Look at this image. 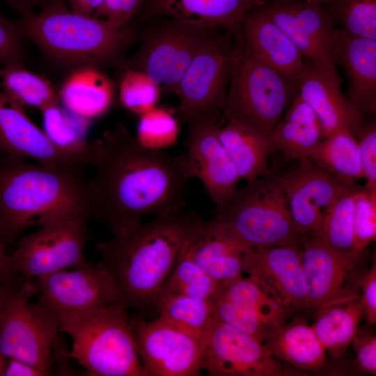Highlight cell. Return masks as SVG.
Wrapping results in <instances>:
<instances>
[{"mask_svg": "<svg viewBox=\"0 0 376 376\" xmlns=\"http://www.w3.org/2000/svg\"><path fill=\"white\" fill-rule=\"evenodd\" d=\"M92 144L94 217L105 221L113 237L127 234L145 216L182 210L192 178L185 155L143 147L121 123Z\"/></svg>", "mask_w": 376, "mask_h": 376, "instance_id": "1", "label": "cell"}, {"mask_svg": "<svg viewBox=\"0 0 376 376\" xmlns=\"http://www.w3.org/2000/svg\"><path fill=\"white\" fill-rule=\"evenodd\" d=\"M183 210L142 221L120 237L98 244V264L110 278L126 308H155L177 261L204 224Z\"/></svg>", "mask_w": 376, "mask_h": 376, "instance_id": "2", "label": "cell"}, {"mask_svg": "<svg viewBox=\"0 0 376 376\" xmlns=\"http://www.w3.org/2000/svg\"><path fill=\"white\" fill-rule=\"evenodd\" d=\"M81 166H48L7 155L0 159V235L6 244L52 211L72 208L94 217Z\"/></svg>", "mask_w": 376, "mask_h": 376, "instance_id": "3", "label": "cell"}, {"mask_svg": "<svg viewBox=\"0 0 376 376\" xmlns=\"http://www.w3.org/2000/svg\"><path fill=\"white\" fill-rule=\"evenodd\" d=\"M20 36L34 41L47 56L64 65L99 68L113 63L134 42L139 30L73 12L62 1L13 21Z\"/></svg>", "mask_w": 376, "mask_h": 376, "instance_id": "4", "label": "cell"}, {"mask_svg": "<svg viewBox=\"0 0 376 376\" xmlns=\"http://www.w3.org/2000/svg\"><path fill=\"white\" fill-rule=\"evenodd\" d=\"M212 219L250 248L301 243L306 237L292 219L277 178L269 175L237 188Z\"/></svg>", "mask_w": 376, "mask_h": 376, "instance_id": "5", "label": "cell"}, {"mask_svg": "<svg viewBox=\"0 0 376 376\" xmlns=\"http://www.w3.org/2000/svg\"><path fill=\"white\" fill-rule=\"evenodd\" d=\"M298 90L297 84L257 56L242 40L221 113L269 136Z\"/></svg>", "mask_w": 376, "mask_h": 376, "instance_id": "6", "label": "cell"}, {"mask_svg": "<svg viewBox=\"0 0 376 376\" xmlns=\"http://www.w3.org/2000/svg\"><path fill=\"white\" fill-rule=\"evenodd\" d=\"M120 302L107 305L70 327L68 356L91 376H144L130 319Z\"/></svg>", "mask_w": 376, "mask_h": 376, "instance_id": "7", "label": "cell"}, {"mask_svg": "<svg viewBox=\"0 0 376 376\" xmlns=\"http://www.w3.org/2000/svg\"><path fill=\"white\" fill-rule=\"evenodd\" d=\"M91 218L88 212L72 208L42 215L37 222L40 228L23 237L11 256L19 274L32 279L87 264L84 251Z\"/></svg>", "mask_w": 376, "mask_h": 376, "instance_id": "8", "label": "cell"}, {"mask_svg": "<svg viewBox=\"0 0 376 376\" xmlns=\"http://www.w3.org/2000/svg\"><path fill=\"white\" fill-rule=\"evenodd\" d=\"M137 29L139 49L126 68L146 73L161 94L176 93L191 61L217 29L165 17L152 18Z\"/></svg>", "mask_w": 376, "mask_h": 376, "instance_id": "9", "label": "cell"}, {"mask_svg": "<svg viewBox=\"0 0 376 376\" xmlns=\"http://www.w3.org/2000/svg\"><path fill=\"white\" fill-rule=\"evenodd\" d=\"M32 279L14 288L0 313V353L40 368L53 375L58 322L39 301Z\"/></svg>", "mask_w": 376, "mask_h": 376, "instance_id": "10", "label": "cell"}, {"mask_svg": "<svg viewBox=\"0 0 376 376\" xmlns=\"http://www.w3.org/2000/svg\"><path fill=\"white\" fill-rule=\"evenodd\" d=\"M238 47L233 35L219 29L205 41L178 86L179 121L187 123L206 111H221Z\"/></svg>", "mask_w": 376, "mask_h": 376, "instance_id": "11", "label": "cell"}, {"mask_svg": "<svg viewBox=\"0 0 376 376\" xmlns=\"http://www.w3.org/2000/svg\"><path fill=\"white\" fill-rule=\"evenodd\" d=\"M35 288L38 301L54 315L64 333L103 307L119 302L107 274L99 265L88 263L38 277Z\"/></svg>", "mask_w": 376, "mask_h": 376, "instance_id": "12", "label": "cell"}, {"mask_svg": "<svg viewBox=\"0 0 376 376\" xmlns=\"http://www.w3.org/2000/svg\"><path fill=\"white\" fill-rule=\"evenodd\" d=\"M144 376H198L203 370L201 339L157 317L130 318Z\"/></svg>", "mask_w": 376, "mask_h": 376, "instance_id": "13", "label": "cell"}, {"mask_svg": "<svg viewBox=\"0 0 376 376\" xmlns=\"http://www.w3.org/2000/svg\"><path fill=\"white\" fill-rule=\"evenodd\" d=\"M201 340L204 347L203 370L210 375L285 376L300 374L299 370L284 368L263 343L215 318Z\"/></svg>", "mask_w": 376, "mask_h": 376, "instance_id": "14", "label": "cell"}, {"mask_svg": "<svg viewBox=\"0 0 376 376\" xmlns=\"http://www.w3.org/2000/svg\"><path fill=\"white\" fill-rule=\"evenodd\" d=\"M221 111H206L189 121L185 146L190 174L202 183L216 206L225 203L240 180L217 130Z\"/></svg>", "mask_w": 376, "mask_h": 376, "instance_id": "15", "label": "cell"}, {"mask_svg": "<svg viewBox=\"0 0 376 376\" xmlns=\"http://www.w3.org/2000/svg\"><path fill=\"white\" fill-rule=\"evenodd\" d=\"M261 8L318 70H337L333 60L336 29L322 4L307 1L267 0Z\"/></svg>", "mask_w": 376, "mask_h": 376, "instance_id": "16", "label": "cell"}, {"mask_svg": "<svg viewBox=\"0 0 376 376\" xmlns=\"http://www.w3.org/2000/svg\"><path fill=\"white\" fill-rule=\"evenodd\" d=\"M0 151L48 166H91L93 157L92 142L85 149L56 145L29 118L24 107L3 91H0Z\"/></svg>", "mask_w": 376, "mask_h": 376, "instance_id": "17", "label": "cell"}, {"mask_svg": "<svg viewBox=\"0 0 376 376\" xmlns=\"http://www.w3.org/2000/svg\"><path fill=\"white\" fill-rule=\"evenodd\" d=\"M301 245L308 309L318 311L360 297V280L354 277L360 258L339 252L311 236H306Z\"/></svg>", "mask_w": 376, "mask_h": 376, "instance_id": "18", "label": "cell"}, {"mask_svg": "<svg viewBox=\"0 0 376 376\" xmlns=\"http://www.w3.org/2000/svg\"><path fill=\"white\" fill-rule=\"evenodd\" d=\"M292 219L304 236L317 233L338 194L345 185L310 158L276 177Z\"/></svg>", "mask_w": 376, "mask_h": 376, "instance_id": "19", "label": "cell"}, {"mask_svg": "<svg viewBox=\"0 0 376 376\" xmlns=\"http://www.w3.org/2000/svg\"><path fill=\"white\" fill-rule=\"evenodd\" d=\"M244 273L270 289L290 311L308 310L301 243L251 248Z\"/></svg>", "mask_w": 376, "mask_h": 376, "instance_id": "20", "label": "cell"}, {"mask_svg": "<svg viewBox=\"0 0 376 376\" xmlns=\"http://www.w3.org/2000/svg\"><path fill=\"white\" fill-rule=\"evenodd\" d=\"M267 0H144L132 25L165 17L207 28L220 29L241 41L242 22L246 13Z\"/></svg>", "mask_w": 376, "mask_h": 376, "instance_id": "21", "label": "cell"}, {"mask_svg": "<svg viewBox=\"0 0 376 376\" xmlns=\"http://www.w3.org/2000/svg\"><path fill=\"white\" fill-rule=\"evenodd\" d=\"M341 81L337 70H319L304 58L298 93L316 113L326 136L338 131L354 134L366 118L343 93Z\"/></svg>", "mask_w": 376, "mask_h": 376, "instance_id": "22", "label": "cell"}, {"mask_svg": "<svg viewBox=\"0 0 376 376\" xmlns=\"http://www.w3.org/2000/svg\"><path fill=\"white\" fill-rule=\"evenodd\" d=\"M333 60L345 71L346 97L365 117L376 111V40L335 29Z\"/></svg>", "mask_w": 376, "mask_h": 376, "instance_id": "23", "label": "cell"}, {"mask_svg": "<svg viewBox=\"0 0 376 376\" xmlns=\"http://www.w3.org/2000/svg\"><path fill=\"white\" fill-rule=\"evenodd\" d=\"M250 249L213 219L204 222L189 246L195 263L221 288L244 276V258Z\"/></svg>", "mask_w": 376, "mask_h": 376, "instance_id": "24", "label": "cell"}, {"mask_svg": "<svg viewBox=\"0 0 376 376\" xmlns=\"http://www.w3.org/2000/svg\"><path fill=\"white\" fill-rule=\"evenodd\" d=\"M244 43L260 59L299 86L304 57L261 6L246 13L242 22Z\"/></svg>", "mask_w": 376, "mask_h": 376, "instance_id": "25", "label": "cell"}, {"mask_svg": "<svg viewBox=\"0 0 376 376\" xmlns=\"http://www.w3.org/2000/svg\"><path fill=\"white\" fill-rule=\"evenodd\" d=\"M326 136L315 111L297 93L269 135L274 150L288 160L309 158Z\"/></svg>", "mask_w": 376, "mask_h": 376, "instance_id": "26", "label": "cell"}, {"mask_svg": "<svg viewBox=\"0 0 376 376\" xmlns=\"http://www.w3.org/2000/svg\"><path fill=\"white\" fill-rule=\"evenodd\" d=\"M217 136L231 159L240 179L247 182L269 175L268 160L274 151L269 136L238 120L225 118Z\"/></svg>", "mask_w": 376, "mask_h": 376, "instance_id": "27", "label": "cell"}, {"mask_svg": "<svg viewBox=\"0 0 376 376\" xmlns=\"http://www.w3.org/2000/svg\"><path fill=\"white\" fill-rule=\"evenodd\" d=\"M114 98L111 81L98 68L81 66L71 72L58 93L63 107L91 121L105 114Z\"/></svg>", "mask_w": 376, "mask_h": 376, "instance_id": "28", "label": "cell"}, {"mask_svg": "<svg viewBox=\"0 0 376 376\" xmlns=\"http://www.w3.org/2000/svg\"><path fill=\"white\" fill-rule=\"evenodd\" d=\"M272 356L301 370L317 372L327 366L326 350L302 320L285 324L265 344Z\"/></svg>", "mask_w": 376, "mask_h": 376, "instance_id": "29", "label": "cell"}, {"mask_svg": "<svg viewBox=\"0 0 376 376\" xmlns=\"http://www.w3.org/2000/svg\"><path fill=\"white\" fill-rule=\"evenodd\" d=\"M311 326L318 339L335 359L343 357L364 317L360 297L318 309Z\"/></svg>", "mask_w": 376, "mask_h": 376, "instance_id": "30", "label": "cell"}, {"mask_svg": "<svg viewBox=\"0 0 376 376\" xmlns=\"http://www.w3.org/2000/svg\"><path fill=\"white\" fill-rule=\"evenodd\" d=\"M212 302L215 319L263 343L285 324L290 312L285 307L259 308L230 301L219 296Z\"/></svg>", "mask_w": 376, "mask_h": 376, "instance_id": "31", "label": "cell"}, {"mask_svg": "<svg viewBox=\"0 0 376 376\" xmlns=\"http://www.w3.org/2000/svg\"><path fill=\"white\" fill-rule=\"evenodd\" d=\"M309 158L343 184L363 178L359 144L354 134L348 131L326 136Z\"/></svg>", "mask_w": 376, "mask_h": 376, "instance_id": "32", "label": "cell"}, {"mask_svg": "<svg viewBox=\"0 0 376 376\" xmlns=\"http://www.w3.org/2000/svg\"><path fill=\"white\" fill-rule=\"evenodd\" d=\"M0 78L3 91L22 107H32L41 111L59 102L58 94L51 82L26 69L20 61L3 65Z\"/></svg>", "mask_w": 376, "mask_h": 376, "instance_id": "33", "label": "cell"}, {"mask_svg": "<svg viewBox=\"0 0 376 376\" xmlns=\"http://www.w3.org/2000/svg\"><path fill=\"white\" fill-rule=\"evenodd\" d=\"M357 186L354 182L343 187L326 213L320 230L308 236L339 252L352 253L354 191Z\"/></svg>", "mask_w": 376, "mask_h": 376, "instance_id": "34", "label": "cell"}, {"mask_svg": "<svg viewBox=\"0 0 376 376\" xmlns=\"http://www.w3.org/2000/svg\"><path fill=\"white\" fill-rule=\"evenodd\" d=\"M155 309L158 318L200 339L214 319L211 301L186 295L162 297Z\"/></svg>", "mask_w": 376, "mask_h": 376, "instance_id": "35", "label": "cell"}, {"mask_svg": "<svg viewBox=\"0 0 376 376\" xmlns=\"http://www.w3.org/2000/svg\"><path fill=\"white\" fill-rule=\"evenodd\" d=\"M189 244L177 261L160 299L180 295L212 301L218 296L221 286L195 263L189 251Z\"/></svg>", "mask_w": 376, "mask_h": 376, "instance_id": "36", "label": "cell"}, {"mask_svg": "<svg viewBox=\"0 0 376 376\" xmlns=\"http://www.w3.org/2000/svg\"><path fill=\"white\" fill-rule=\"evenodd\" d=\"M43 130L56 145L69 149H85L91 142L86 139L91 121L79 117L55 103L40 111Z\"/></svg>", "mask_w": 376, "mask_h": 376, "instance_id": "37", "label": "cell"}, {"mask_svg": "<svg viewBox=\"0 0 376 376\" xmlns=\"http://www.w3.org/2000/svg\"><path fill=\"white\" fill-rule=\"evenodd\" d=\"M324 7L340 29L376 40V0H332Z\"/></svg>", "mask_w": 376, "mask_h": 376, "instance_id": "38", "label": "cell"}, {"mask_svg": "<svg viewBox=\"0 0 376 376\" xmlns=\"http://www.w3.org/2000/svg\"><path fill=\"white\" fill-rule=\"evenodd\" d=\"M179 133V120L174 112L155 107L140 116L135 137L143 147L164 150L177 142Z\"/></svg>", "mask_w": 376, "mask_h": 376, "instance_id": "39", "label": "cell"}, {"mask_svg": "<svg viewBox=\"0 0 376 376\" xmlns=\"http://www.w3.org/2000/svg\"><path fill=\"white\" fill-rule=\"evenodd\" d=\"M161 91L159 86L144 72L126 68L119 84L122 105L139 116L157 107Z\"/></svg>", "mask_w": 376, "mask_h": 376, "instance_id": "40", "label": "cell"}, {"mask_svg": "<svg viewBox=\"0 0 376 376\" xmlns=\"http://www.w3.org/2000/svg\"><path fill=\"white\" fill-rule=\"evenodd\" d=\"M376 239V194L358 185L354 191L352 253L361 258L363 251Z\"/></svg>", "mask_w": 376, "mask_h": 376, "instance_id": "41", "label": "cell"}, {"mask_svg": "<svg viewBox=\"0 0 376 376\" xmlns=\"http://www.w3.org/2000/svg\"><path fill=\"white\" fill-rule=\"evenodd\" d=\"M218 296L230 301L259 308H288L270 289L250 276H243L221 287Z\"/></svg>", "mask_w": 376, "mask_h": 376, "instance_id": "42", "label": "cell"}, {"mask_svg": "<svg viewBox=\"0 0 376 376\" xmlns=\"http://www.w3.org/2000/svg\"><path fill=\"white\" fill-rule=\"evenodd\" d=\"M358 142L366 188L376 194V123L364 122L354 133Z\"/></svg>", "mask_w": 376, "mask_h": 376, "instance_id": "43", "label": "cell"}, {"mask_svg": "<svg viewBox=\"0 0 376 376\" xmlns=\"http://www.w3.org/2000/svg\"><path fill=\"white\" fill-rule=\"evenodd\" d=\"M356 359L353 361L354 372L376 375V337L368 328L359 329L352 341Z\"/></svg>", "mask_w": 376, "mask_h": 376, "instance_id": "44", "label": "cell"}, {"mask_svg": "<svg viewBox=\"0 0 376 376\" xmlns=\"http://www.w3.org/2000/svg\"><path fill=\"white\" fill-rule=\"evenodd\" d=\"M143 1L144 0H105L96 17L105 19L118 27L131 26Z\"/></svg>", "mask_w": 376, "mask_h": 376, "instance_id": "45", "label": "cell"}, {"mask_svg": "<svg viewBox=\"0 0 376 376\" xmlns=\"http://www.w3.org/2000/svg\"><path fill=\"white\" fill-rule=\"evenodd\" d=\"M20 36L14 22L0 13V63L20 61L22 55Z\"/></svg>", "mask_w": 376, "mask_h": 376, "instance_id": "46", "label": "cell"}, {"mask_svg": "<svg viewBox=\"0 0 376 376\" xmlns=\"http://www.w3.org/2000/svg\"><path fill=\"white\" fill-rule=\"evenodd\" d=\"M361 288L360 301L364 310L367 324L371 327L376 323V261L374 257L370 269L359 281Z\"/></svg>", "mask_w": 376, "mask_h": 376, "instance_id": "47", "label": "cell"}, {"mask_svg": "<svg viewBox=\"0 0 376 376\" xmlns=\"http://www.w3.org/2000/svg\"><path fill=\"white\" fill-rule=\"evenodd\" d=\"M47 372L35 366L0 353V376H48Z\"/></svg>", "mask_w": 376, "mask_h": 376, "instance_id": "48", "label": "cell"}, {"mask_svg": "<svg viewBox=\"0 0 376 376\" xmlns=\"http://www.w3.org/2000/svg\"><path fill=\"white\" fill-rule=\"evenodd\" d=\"M6 245L0 235V284L15 288L27 279H24L17 272L11 256L6 253Z\"/></svg>", "mask_w": 376, "mask_h": 376, "instance_id": "49", "label": "cell"}, {"mask_svg": "<svg viewBox=\"0 0 376 376\" xmlns=\"http://www.w3.org/2000/svg\"><path fill=\"white\" fill-rule=\"evenodd\" d=\"M68 2L69 8L75 13L95 17L105 0H63Z\"/></svg>", "mask_w": 376, "mask_h": 376, "instance_id": "50", "label": "cell"}, {"mask_svg": "<svg viewBox=\"0 0 376 376\" xmlns=\"http://www.w3.org/2000/svg\"><path fill=\"white\" fill-rule=\"evenodd\" d=\"M14 9L23 13L24 16L31 14L33 5L39 0H6Z\"/></svg>", "mask_w": 376, "mask_h": 376, "instance_id": "51", "label": "cell"}, {"mask_svg": "<svg viewBox=\"0 0 376 376\" xmlns=\"http://www.w3.org/2000/svg\"><path fill=\"white\" fill-rule=\"evenodd\" d=\"M13 289L0 284V313Z\"/></svg>", "mask_w": 376, "mask_h": 376, "instance_id": "52", "label": "cell"}, {"mask_svg": "<svg viewBox=\"0 0 376 376\" xmlns=\"http://www.w3.org/2000/svg\"><path fill=\"white\" fill-rule=\"evenodd\" d=\"M285 1H307L316 2V3H319L322 4V3H325L329 2V1H331L332 0H285Z\"/></svg>", "mask_w": 376, "mask_h": 376, "instance_id": "53", "label": "cell"}]
</instances>
